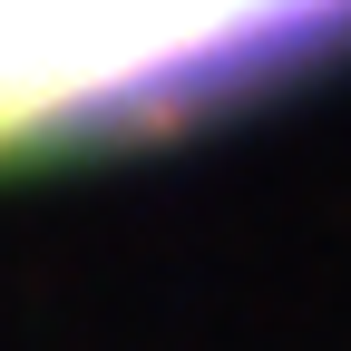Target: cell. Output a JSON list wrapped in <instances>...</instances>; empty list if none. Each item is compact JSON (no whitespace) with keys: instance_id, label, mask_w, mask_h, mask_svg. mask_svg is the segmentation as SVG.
<instances>
[{"instance_id":"obj_1","label":"cell","mask_w":351,"mask_h":351,"mask_svg":"<svg viewBox=\"0 0 351 351\" xmlns=\"http://www.w3.org/2000/svg\"><path fill=\"white\" fill-rule=\"evenodd\" d=\"M351 49V0H0V176L166 137Z\"/></svg>"}]
</instances>
